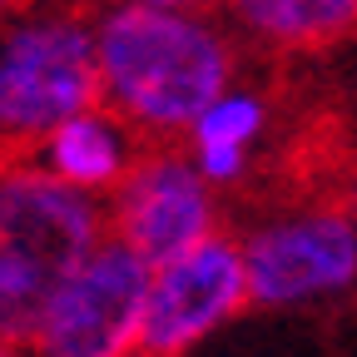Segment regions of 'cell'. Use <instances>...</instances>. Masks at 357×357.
<instances>
[{"label":"cell","instance_id":"obj_3","mask_svg":"<svg viewBox=\"0 0 357 357\" xmlns=\"http://www.w3.org/2000/svg\"><path fill=\"white\" fill-rule=\"evenodd\" d=\"M100 109L95 30L75 15H30L0 30V144H40Z\"/></svg>","mask_w":357,"mask_h":357},{"label":"cell","instance_id":"obj_7","mask_svg":"<svg viewBox=\"0 0 357 357\" xmlns=\"http://www.w3.org/2000/svg\"><path fill=\"white\" fill-rule=\"evenodd\" d=\"M105 218L114 229L109 238L134 248L149 268H164L213 238V194L194 164L154 154L119 178Z\"/></svg>","mask_w":357,"mask_h":357},{"label":"cell","instance_id":"obj_13","mask_svg":"<svg viewBox=\"0 0 357 357\" xmlns=\"http://www.w3.org/2000/svg\"><path fill=\"white\" fill-rule=\"evenodd\" d=\"M10 6H15V0H0V20H6V15H10Z\"/></svg>","mask_w":357,"mask_h":357},{"label":"cell","instance_id":"obj_6","mask_svg":"<svg viewBox=\"0 0 357 357\" xmlns=\"http://www.w3.org/2000/svg\"><path fill=\"white\" fill-rule=\"evenodd\" d=\"M248 273V303L278 307L318 293H337L357 278V223L337 208L278 218L238 248Z\"/></svg>","mask_w":357,"mask_h":357},{"label":"cell","instance_id":"obj_15","mask_svg":"<svg viewBox=\"0 0 357 357\" xmlns=\"http://www.w3.org/2000/svg\"><path fill=\"white\" fill-rule=\"evenodd\" d=\"M134 357H149V352H134Z\"/></svg>","mask_w":357,"mask_h":357},{"label":"cell","instance_id":"obj_2","mask_svg":"<svg viewBox=\"0 0 357 357\" xmlns=\"http://www.w3.org/2000/svg\"><path fill=\"white\" fill-rule=\"evenodd\" d=\"M105 238L109 218L95 194L40 164H0V337L30 347L45 307Z\"/></svg>","mask_w":357,"mask_h":357},{"label":"cell","instance_id":"obj_4","mask_svg":"<svg viewBox=\"0 0 357 357\" xmlns=\"http://www.w3.org/2000/svg\"><path fill=\"white\" fill-rule=\"evenodd\" d=\"M149 278L154 268L139 253L105 238L45 307L30 357H134L144 337Z\"/></svg>","mask_w":357,"mask_h":357},{"label":"cell","instance_id":"obj_5","mask_svg":"<svg viewBox=\"0 0 357 357\" xmlns=\"http://www.w3.org/2000/svg\"><path fill=\"white\" fill-rule=\"evenodd\" d=\"M248 307V273L243 253L229 238H208L154 268L149 278V307H144V337L139 352L149 357H184L194 342H204L213 328Z\"/></svg>","mask_w":357,"mask_h":357},{"label":"cell","instance_id":"obj_9","mask_svg":"<svg viewBox=\"0 0 357 357\" xmlns=\"http://www.w3.org/2000/svg\"><path fill=\"white\" fill-rule=\"evenodd\" d=\"M234 10L278 50H323L357 25V0H234Z\"/></svg>","mask_w":357,"mask_h":357},{"label":"cell","instance_id":"obj_8","mask_svg":"<svg viewBox=\"0 0 357 357\" xmlns=\"http://www.w3.org/2000/svg\"><path fill=\"white\" fill-rule=\"evenodd\" d=\"M40 169L100 199V189H119V178L129 174V144L105 109H84L40 139Z\"/></svg>","mask_w":357,"mask_h":357},{"label":"cell","instance_id":"obj_10","mask_svg":"<svg viewBox=\"0 0 357 357\" xmlns=\"http://www.w3.org/2000/svg\"><path fill=\"white\" fill-rule=\"evenodd\" d=\"M263 100L258 95H223L213 100L194 124H189V139H194V154H243L258 134H263Z\"/></svg>","mask_w":357,"mask_h":357},{"label":"cell","instance_id":"obj_11","mask_svg":"<svg viewBox=\"0 0 357 357\" xmlns=\"http://www.w3.org/2000/svg\"><path fill=\"white\" fill-rule=\"evenodd\" d=\"M129 6H154V10H199L204 0H129Z\"/></svg>","mask_w":357,"mask_h":357},{"label":"cell","instance_id":"obj_14","mask_svg":"<svg viewBox=\"0 0 357 357\" xmlns=\"http://www.w3.org/2000/svg\"><path fill=\"white\" fill-rule=\"evenodd\" d=\"M352 213H357V178H352Z\"/></svg>","mask_w":357,"mask_h":357},{"label":"cell","instance_id":"obj_12","mask_svg":"<svg viewBox=\"0 0 357 357\" xmlns=\"http://www.w3.org/2000/svg\"><path fill=\"white\" fill-rule=\"evenodd\" d=\"M0 357H30V347H20V342H6V337H0Z\"/></svg>","mask_w":357,"mask_h":357},{"label":"cell","instance_id":"obj_1","mask_svg":"<svg viewBox=\"0 0 357 357\" xmlns=\"http://www.w3.org/2000/svg\"><path fill=\"white\" fill-rule=\"evenodd\" d=\"M100 100L139 129H189L213 100L229 95L234 55L194 10L114 6L95 25Z\"/></svg>","mask_w":357,"mask_h":357}]
</instances>
